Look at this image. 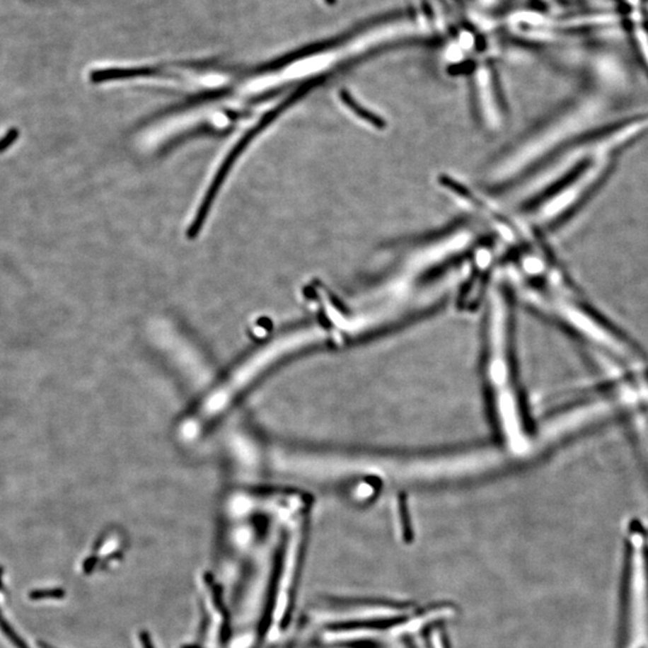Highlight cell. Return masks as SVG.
Wrapping results in <instances>:
<instances>
[{"label":"cell","instance_id":"1","mask_svg":"<svg viewBox=\"0 0 648 648\" xmlns=\"http://www.w3.org/2000/svg\"><path fill=\"white\" fill-rule=\"evenodd\" d=\"M620 591V648H648V546L632 532Z\"/></svg>","mask_w":648,"mask_h":648},{"label":"cell","instance_id":"2","mask_svg":"<svg viewBox=\"0 0 648 648\" xmlns=\"http://www.w3.org/2000/svg\"><path fill=\"white\" fill-rule=\"evenodd\" d=\"M477 239V232L472 227H458L448 233L432 238L424 244L415 246L411 253L405 255L395 273L375 291L365 296V301H377L381 298L398 296L408 289L413 281L439 268L449 265L458 256L466 253Z\"/></svg>","mask_w":648,"mask_h":648},{"label":"cell","instance_id":"3","mask_svg":"<svg viewBox=\"0 0 648 648\" xmlns=\"http://www.w3.org/2000/svg\"><path fill=\"white\" fill-rule=\"evenodd\" d=\"M507 317L508 305L506 294L501 286H491L489 294V330H490V377L496 391L498 413L502 420L508 439L513 441L515 435V406L507 361Z\"/></svg>","mask_w":648,"mask_h":648},{"label":"cell","instance_id":"4","mask_svg":"<svg viewBox=\"0 0 648 648\" xmlns=\"http://www.w3.org/2000/svg\"><path fill=\"white\" fill-rule=\"evenodd\" d=\"M286 542H287V537L285 538L284 543H281L280 548L277 549L275 557H274L273 570H272V575H270V580H269L265 611H263V616H262L261 623H260V637H265V634L268 632L269 628L272 625L274 609H275V604H277V589H279L281 574H282V569H284V562H285Z\"/></svg>","mask_w":648,"mask_h":648},{"label":"cell","instance_id":"5","mask_svg":"<svg viewBox=\"0 0 648 648\" xmlns=\"http://www.w3.org/2000/svg\"><path fill=\"white\" fill-rule=\"evenodd\" d=\"M206 580L208 582V584H209L210 589H212L214 604H215L216 609L220 611L222 618H224L221 630V641L225 644V642L228 641L229 635H231V620H229V613L228 611H227V606H226L225 603L222 601L221 589H220L218 585L213 584V580H212V577H210V575H206Z\"/></svg>","mask_w":648,"mask_h":648},{"label":"cell","instance_id":"6","mask_svg":"<svg viewBox=\"0 0 648 648\" xmlns=\"http://www.w3.org/2000/svg\"><path fill=\"white\" fill-rule=\"evenodd\" d=\"M342 101H344L345 106L347 107L349 112H352L357 118L361 119L363 122L376 127V129H382L384 127L383 119L378 117V115H374L371 112L368 111L366 108H364L363 106H360L359 103H356V100L353 99L352 96L342 94Z\"/></svg>","mask_w":648,"mask_h":648},{"label":"cell","instance_id":"7","mask_svg":"<svg viewBox=\"0 0 648 648\" xmlns=\"http://www.w3.org/2000/svg\"><path fill=\"white\" fill-rule=\"evenodd\" d=\"M0 629H1V632H4L5 637H8V640L11 641L15 647L29 648L28 644H25L23 639L15 632V629L12 628L11 625H8V620H5L3 615H1V611H0Z\"/></svg>","mask_w":648,"mask_h":648},{"label":"cell","instance_id":"8","mask_svg":"<svg viewBox=\"0 0 648 648\" xmlns=\"http://www.w3.org/2000/svg\"><path fill=\"white\" fill-rule=\"evenodd\" d=\"M65 597V591L62 589H35L29 593V598L33 601H41V599H47V598H60Z\"/></svg>","mask_w":648,"mask_h":648},{"label":"cell","instance_id":"9","mask_svg":"<svg viewBox=\"0 0 648 648\" xmlns=\"http://www.w3.org/2000/svg\"><path fill=\"white\" fill-rule=\"evenodd\" d=\"M17 137H18V130L17 129H11V130L8 131V134L0 139V153L6 151L8 146L16 142Z\"/></svg>","mask_w":648,"mask_h":648},{"label":"cell","instance_id":"10","mask_svg":"<svg viewBox=\"0 0 648 648\" xmlns=\"http://www.w3.org/2000/svg\"><path fill=\"white\" fill-rule=\"evenodd\" d=\"M139 639H141V642H142L143 648H155L154 644H153V641H151V635H149V632H139Z\"/></svg>","mask_w":648,"mask_h":648},{"label":"cell","instance_id":"11","mask_svg":"<svg viewBox=\"0 0 648 648\" xmlns=\"http://www.w3.org/2000/svg\"><path fill=\"white\" fill-rule=\"evenodd\" d=\"M37 644H39L40 648H56L51 646V644H46V642H42V641H39Z\"/></svg>","mask_w":648,"mask_h":648},{"label":"cell","instance_id":"12","mask_svg":"<svg viewBox=\"0 0 648 648\" xmlns=\"http://www.w3.org/2000/svg\"><path fill=\"white\" fill-rule=\"evenodd\" d=\"M1 574H3V572H1V568H0V577H1Z\"/></svg>","mask_w":648,"mask_h":648}]
</instances>
